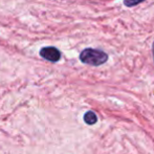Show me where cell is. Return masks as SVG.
I'll list each match as a JSON object with an SVG mask.
<instances>
[{
  "label": "cell",
  "mask_w": 154,
  "mask_h": 154,
  "mask_svg": "<svg viewBox=\"0 0 154 154\" xmlns=\"http://www.w3.org/2000/svg\"><path fill=\"white\" fill-rule=\"evenodd\" d=\"M143 1H145V0H124V4L126 6H135L136 4L140 3Z\"/></svg>",
  "instance_id": "cell-4"
},
{
  "label": "cell",
  "mask_w": 154,
  "mask_h": 154,
  "mask_svg": "<svg viewBox=\"0 0 154 154\" xmlns=\"http://www.w3.org/2000/svg\"><path fill=\"white\" fill-rule=\"evenodd\" d=\"M40 56L43 59L51 62H58L61 58V53L56 47L48 46L44 47L40 51Z\"/></svg>",
  "instance_id": "cell-2"
},
{
  "label": "cell",
  "mask_w": 154,
  "mask_h": 154,
  "mask_svg": "<svg viewBox=\"0 0 154 154\" xmlns=\"http://www.w3.org/2000/svg\"><path fill=\"white\" fill-rule=\"evenodd\" d=\"M153 57H154V43H153Z\"/></svg>",
  "instance_id": "cell-5"
},
{
  "label": "cell",
  "mask_w": 154,
  "mask_h": 154,
  "mask_svg": "<svg viewBox=\"0 0 154 154\" xmlns=\"http://www.w3.org/2000/svg\"><path fill=\"white\" fill-rule=\"evenodd\" d=\"M80 60L83 63L92 66H100L104 64L108 60V56L106 53L99 49L86 48L80 55Z\"/></svg>",
  "instance_id": "cell-1"
},
{
  "label": "cell",
  "mask_w": 154,
  "mask_h": 154,
  "mask_svg": "<svg viewBox=\"0 0 154 154\" xmlns=\"http://www.w3.org/2000/svg\"><path fill=\"white\" fill-rule=\"evenodd\" d=\"M84 121L87 125H94L97 122V116L93 111H87L84 114Z\"/></svg>",
  "instance_id": "cell-3"
}]
</instances>
